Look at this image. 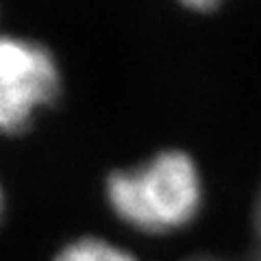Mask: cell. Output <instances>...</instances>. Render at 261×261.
<instances>
[{"instance_id":"6da1fadb","label":"cell","mask_w":261,"mask_h":261,"mask_svg":"<svg viewBox=\"0 0 261 261\" xmlns=\"http://www.w3.org/2000/svg\"><path fill=\"white\" fill-rule=\"evenodd\" d=\"M107 198L128 226L170 233L190 224L198 214L202 183L187 154L168 150L133 170L116 172L107 183Z\"/></svg>"},{"instance_id":"7a4b0ae2","label":"cell","mask_w":261,"mask_h":261,"mask_svg":"<svg viewBox=\"0 0 261 261\" xmlns=\"http://www.w3.org/2000/svg\"><path fill=\"white\" fill-rule=\"evenodd\" d=\"M61 89L50 50L24 37L0 35V133L15 135Z\"/></svg>"},{"instance_id":"3957f363","label":"cell","mask_w":261,"mask_h":261,"mask_svg":"<svg viewBox=\"0 0 261 261\" xmlns=\"http://www.w3.org/2000/svg\"><path fill=\"white\" fill-rule=\"evenodd\" d=\"M55 261H137L133 255L105 240L85 238L65 246Z\"/></svg>"},{"instance_id":"277c9868","label":"cell","mask_w":261,"mask_h":261,"mask_svg":"<svg viewBox=\"0 0 261 261\" xmlns=\"http://www.w3.org/2000/svg\"><path fill=\"white\" fill-rule=\"evenodd\" d=\"M183 5L192 7V9H198V11H207V9H214V7H218L222 0H181Z\"/></svg>"},{"instance_id":"5b68a950","label":"cell","mask_w":261,"mask_h":261,"mask_svg":"<svg viewBox=\"0 0 261 261\" xmlns=\"http://www.w3.org/2000/svg\"><path fill=\"white\" fill-rule=\"evenodd\" d=\"M0 214H3V190H0Z\"/></svg>"}]
</instances>
